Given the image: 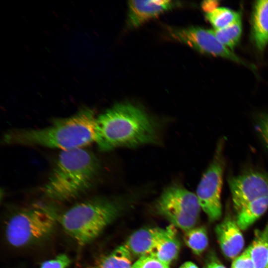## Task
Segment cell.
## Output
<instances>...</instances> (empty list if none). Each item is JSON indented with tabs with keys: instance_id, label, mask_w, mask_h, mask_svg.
<instances>
[{
	"instance_id": "20",
	"label": "cell",
	"mask_w": 268,
	"mask_h": 268,
	"mask_svg": "<svg viewBox=\"0 0 268 268\" xmlns=\"http://www.w3.org/2000/svg\"><path fill=\"white\" fill-rule=\"evenodd\" d=\"M184 240L187 246L197 255H201L208 245L206 231L203 227H194L185 232Z\"/></svg>"
},
{
	"instance_id": "26",
	"label": "cell",
	"mask_w": 268,
	"mask_h": 268,
	"mask_svg": "<svg viewBox=\"0 0 268 268\" xmlns=\"http://www.w3.org/2000/svg\"><path fill=\"white\" fill-rule=\"evenodd\" d=\"M206 268H226L220 263L217 261H212L206 266Z\"/></svg>"
},
{
	"instance_id": "21",
	"label": "cell",
	"mask_w": 268,
	"mask_h": 268,
	"mask_svg": "<svg viewBox=\"0 0 268 268\" xmlns=\"http://www.w3.org/2000/svg\"><path fill=\"white\" fill-rule=\"evenodd\" d=\"M132 268H169L167 265L151 255H148L139 258L133 264Z\"/></svg>"
},
{
	"instance_id": "9",
	"label": "cell",
	"mask_w": 268,
	"mask_h": 268,
	"mask_svg": "<svg viewBox=\"0 0 268 268\" xmlns=\"http://www.w3.org/2000/svg\"><path fill=\"white\" fill-rule=\"evenodd\" d=\"M233 202L239 212L249 202L268 197V173L250 170L228 179Z\"/></svg>"
},
{
	"instance_id": "6",
	"label": "cell",
	"mask_w": 268,
	"mask_h": 268,
	"mask_svg": "<svg viewBox=\"0 0 268 268\" xmlns=\"http://www.w3.org/2000/svg\"><path fill=\"white\" fill-rule=\"evenodd\" d=\"M155 208L172 225L185 232L195 227L201 209L196 194L177 184L163 191Z\"/></svg>"
},
{
	"instance_id": "13",
	"label": "cell",
	"mask_w": 268,
	"mask_h": 268,
	"mask_svg": "<svg viewBox=\"0 0 268 268\" xmlns=\"http://www.w3.org/2000/svg\"><path fill=\"white\" fill-rule=\"evenodd\" d=\"M252 35L258 49L263 50L268 43V0H258L255 4Z\"/></svg>"
},
{
	"instance_id": "27",
	"label": "cell",
	"mask_w": 268,
	"mask_h": 268,
	"mask_svg": "<svg viewBox=\"0 0 268 268\" xmlns=\"http://www.w3.org/2000/svg\"><path fill=\"white\" fill-rule=\"evenodd\" d=\"M179 268H199L194 263L190 261L186 262L182 264Z\"/></svg>"
},
{
	"instance_id": "11",
	"label": "cell",
	"mask_w": 268,
	"mask_h": 268,
	"mask_svg": "<svg viewBox=\"0 0 268 268\" xmlns=\"http://www.w3.org/2000/svg\"><path fill=\"white\" fill-rule=\"evenodd\" d=\"M170 226L165 229L148 228L133 233L124 244L132 255L139 258L150 255L168 234Z\"/></svg>"
},
{
	"instance_id": "1",
	"label": "cell",
	"mask_w": 268,
	"mask_h": 268,
	"mask_svg": "<svg viewBox=\"0 0 268 268\" xmlns=\"http://www.w3.org/2000/svg\"><path fill=\"white\" fill-rule=\"evenodd\" d=\"M96 117L83 108L75 114L56 119L39 129H15L7 131L2 143L7 145L41 146L64 150L84 148L95 142Z\"/></svg>"
},
{
	"instance_id": "8",
	"label": "cell",
	"mask_w": 268,
	"mask_h": 268,
	"mask_svg": "<svg viewBox=\"0 0 268 268\" xmlns=\"http://www.w3.org/2000/svg\"><path fill=\"white\" fill-rule=\"evenodd\" d=\"M169 33L174 40L186 44L200 52L245 64L242 59L218 40L212 30L192 26L170 28Z\"/></svg>"
},
{
	"instance_id": "7",
	"label": "cell",
	"mask_w": 268,
	"mask_h": 268,
	"mask_svg": "<svg viewBox=\"0 0 268 268\" xmlns=\"http://www.w3.org/2000/svg\"><path fill=\"white\" fill-rule=\"evenodd\" d=\"M223 148L222 141L218 144L214 158L203 173L196 191L201 208L212 221L219 219L222 214L220 195L225 166Z\"/></svg>"
},
{
	"instance_id": "12",
	"label": "cell",
	"mask_w": 268,
	"mask_h": 268,
	"mask_svg": "<svg viewBox=\"0 0 268 268\" xmlns=\"http://www.w3.org/2000/svg\"><path fill=\"white\" fill-rule=\"evenodd\" d=\"M217 239L224 255L228 258H235L243 249L244 241L236 222L226 218L215 229Z\"/></svg>"
},
{
	"instance_id": "22",
	"label": "cell",
	"mask_w": 268,
	"mask_h": 268,
	"mask_svg": "<svg viewBox=\"0 0 268 268\" xmlns=\"http://www.w3.org/2000/svg\"><path fill=\"white\" fill-rule=\"evenodd\" d=\"M71 260L66 254H61L54 259L42 263L40 268H67Z\"/></svg>"
},
{
	"instance_id": "14",
	"label": "cell",
	"mask_w": 268,
	"mask_h": 268,
	"mask_svg": "<svg viewBox=\"0 0 268 268\" xmlns=\"http://www.w3.org/2000/svg\"><path fill=\"white\" fill-rule=\"evenodd\" d=\"M247 249L254 268H266L268 260V223L263 229L255 230L254 239Z\"/></svg>"
},
{
	"instance_id": "2",
	"label": "cell",
	"mask_w": 268,
	"mask_h": 268,
	"mask_svg": "<svg viewBox=\"0 0 268 268\" xmlns=\"http://www.w3.org/2000/svg\"><path fill=\"white\" fill-rule=\"evenodd\" d=\"M95 142L107 151L120 146H135L157 140L155 124L140 108L119 103L96 117Z\"/></svg>"
},
{
	"instance_id": "17",
	"label": "cell",
	"mask_w": 268,
	"mask_h": 268,
	"mask_svg": "<svg viewBox=\"0 0 268 268\" xmlns=\"http://www.w3.org/2000/svg\"><path fill=\"white\" fill-rule=\"evenodd\" d=\"M180 249V244L176 237L175 229L173 226H170L168 234L150 255L169 265L177 258Z\"/></svg>"
},
{
	"instance_id": "16",
	"label": "cell",
	"mask_w": 268,
	"mask_h": 268,
	"mask_svg": "<svg viewBox=\"0 0 268 268\" xmlns=\"http://www.w3.org/2000/svg\"><path fill=\"white\" fill-rule=\"evenodd\" d=\"M268 208V197L253 201L238 212L236 223L241 230H245L259 218Z\"/></svg>"
},
{
	"instance_id": "28",
	"label": "cell",
	"mask_w": 268,
	"mask_h": 268,
	"mask_svg": "<svg viewBox=\"0 0 268 268\" xmlns=\"http://www.w3.org/2000/svg\"><path fill=\"white\" fill-rule=\"evenodd\" d=\"M266 268H268V263H267V265Z\"/></svg>"
},
{
	"instance_id": "24",
	"label": "cell",
	"mask_w": 268,
	"mask_h": 268,
	"mask_svg": "<svg viewBox=\"0 0 268 268\" xmlns=\"http://www.w3.org/2000/svg\"><path fill=\"white\" fill-rule=\"evenodd\" d=\"M231 268H254L253 261L247 249L242 255L234 260Z\"/></svg>"
},
{
	"instance_id": "3",
	"label": "cell",
	"mask_w": 268,
	"mask_h": 268,
	"mask_svg": "<svg viewBox=\"0 0 268 268\" xmlns=\"http://www.w3.org/2000/svg\"><path fill=\"white\" fill-rule=\"evenodd\" d=\"M98 158L80 148L62 151L43 188L48 198L58 201L73 200L89 191L99 172Z\"/></svg>"
},
{
	"instance_id": "4",
	"label": "cell",
	"mask_w": 268,
	"mask_h": 268,
	"mask_svg": "<svg viewBox=\"0 0 268 268\" xmlns=\"http://www.w3.org/2000/svg\"><path fill=\"white\" fill-rule=\"evenodd\" d=\"M119 211L116 202L95 198L74 204L58 219L65 232L79 245L84 246L96 238Z\"/></svg>"
},
{
	"instance_id": "18",
	"label": "cell",
	"mask_w": 268,
	"mask_h": 268,
	"mask_svg": "<svg viewBox=\"0 0 268 268\" xmlns=\"http://www.w3.org/2000/svg\"><path fill=\"white\" fill-rule=\"evenodd\" d=\"M242 29V21L240 17L224 28L212 30L218 40L223 45L232 50L240 40Z\"/></svg>"
},
{
	"instance_id": "5",
	"label": "cell",
	"mask_w": 268,
	"mask_h": 268,
	"mask_svg": "<svg viewBox=\"0 0 268 268\" xmlns=\"http://www.w3.org/2000/svg\"><path fill=\"white\" fill-rule=\"evenodd\" d=\"M57 219L53 210L47 206L24 208L12 215L6 222V239L15 247L35 244L52 234Z\"/></svg>"
},
{
	"instance_id": "23",
	"label": "cell",
	"mask_w": 268,
	"mask_h": 268,
	"mask_svg": "<svg viewBox=\"0 0 268 268\" xmlns=\"http://www.w3.org/2000/svg\"><path fill=\"white\" fill-rule=\"evenodd\" d=\"M257 129L268 148V113L262 114L258 116L257 119Z\"/></svg>"
},
{
	"instance_id": "10",
	"label": "cell",
	"mask_w": 268,
	"mask_h": 268,
	"mask_svg": "<svg viewBox=\"0 0 268 268\" xmlns=\"http://www.w3.org/2000/svg\"><path fill=\"white\" fill-rule=\"evenodd\" d=\"M176 4L171 0H130L128 2V25L130 28H136Z\"/></svg>"
},
{
	"instance_id": "19",
	"label": "cell",
	"mask_w": 268,
	"mask_h": 268,
	"mask_svg": "<svg viewBox=\"0 0 268 268\" xmlns=\"http://www.w3.org/2000/svg\"><path fill=\"white\" fill-rule=\"evenodd\" d=\"M205 16L214 29H220L241 17L239 12L226 7H218L206 12Z\"/></svg>"
},
{
	"instance_id": "15",
	"label": "cell",
	"mask_w": 268,
	"mask_h": 268,
	"mask_svg": "<svg viewBox=\"0 0 268 268\" xmlns=\"http://www.w3.org/2000/svg\"><path fill=\"white\" fill-rule=\"evenodd\" d=\"M132 256L123 245L86 268H132Z\"/></svg>"
},
{
	"instance_id": "25",
	"label": "cell",
	"mask_w": 268,
	"mask_h": 268,
	"mask_svg": "<svg viewBox=\"0 0 268 268\" xmlns=\"http://www.w3.org/2000/svg\"><path fill=\"white\" fill-rule=\"evenodd\" d=\"M217 4L216 1H205L202 3V8L207 12L216 8Z\"/></svg>"
}]
</instances>
